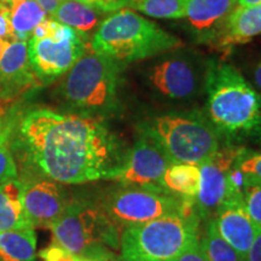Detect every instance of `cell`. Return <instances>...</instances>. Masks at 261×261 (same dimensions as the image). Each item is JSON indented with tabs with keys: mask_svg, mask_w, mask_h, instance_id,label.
Listing matches in <instances>:
<instances>
[{
	"mask_svg": "<svg viewBox=\"0 0 261 261\" xmlns=\"http://www.w3.org/2000/svg\"><path fill=\"white\" fill-rule=\"evenodd\" d=\"M246 261H261V228H257L254 242L246 255Z\"/></svg>",
	"mask_w": 261,
	"mask_h": 261,
	"instance_id": "obj_33",
	"label": "cell"
},
{
	"mask_svg": "<svg viewBox=\"0 0 261 261\" xmlns=\"http://www.w3.org/2000/svg\"><path fill=\"white\" fill-rule=\"evenodd\" d=\"M253 80H254V84H255V86L260 90L261 92V62L256 65L255 69H254Z\"/></svg>",
	"mask_w": 261,
	"mask_h": 261,
	"instance_id": "obj_35",
	"label": "cell"
},
{
	"mask_svg": "<svg viewBox=\"0 0 261 261\" xmlns=\"http://www.w3.org/2000/svg\"><path fill=\"white\" fill-rule=\"evenodd\" d=\"M172 163L154 140L143 133L125 155L121 168L113 180L123 188L162 189L161 179Z\"/></svg>",
	"mask_w": 261,
	"mask_h": 261,
	"instance_id": "obj_13",
	"label": "cell"
},
{
	"mask_svg": "<svg viewBox=\"0 0 261 261\" xmlns=\"http://www.w3.org/2000/svg\"><path fill=\"white\" fill-rule=\"evenodd\" d=\"M12 132H14V122L0 128V184L10 179L18 178L17 166L10 144Z\"/></svg>",
	"mask_w": 261,
	"mask_h": 261,
	"instance_id": "obj_25",
	"label": "cell"
},
{
	"mask_svg": "<svg viewBox=\"0 0 261 261\" xmlns=\"http://www.w3.org/2000/svg\"><path fill=\"white\" fill-rule=\"evenodd\" d=\"M207 114L219 132L249 133L261 126V97L236 68L210 62L207 79Z\"/></svg>",
	"mask_w": 261,
	"mask_h": 261,
	"instance_id": "obj_3",
	"label": "cell"
},
{
	"mask_svg": "<svg viewBox=\"0 0 261 261\" xmlns=\"http://www.w3.org/2000/svg\"><path fill=\"white\" fill-rule=\"evenodd\" d=\"M11 150L21 162V174L62 184L113 179L125 159L103 119L44 108L22 117Z\"/></svg>",
	"mask_w": 261,
	"mask_h": 261,
	"instance_id": "obj_1",
	"label": "cell"
},
{
	"mask_svg": "<svg viewBox=\"0 0 261 261\" xmlns=\"http://www.w3.org/2000/svg\"><path fill=\"white\" fill-rule=\"evenodd\" d=\"M32 227L23 204V192L18 178L0 184V232Z\"/></svg>",
	"mask_w": 261,
	"mask_h": 261,
	"instance_id": "obj_18",
	"label": "cell"
},
{
	"mask_svg": "<svg viewBox=\"0 0 261 261\" xmlns=\"http://www.w3.org/2000/svg\"><path fill=\"white\" fill-rule=\"evenodd\" d=\"M0 39L12 42L11 18L10 8L6 0H0Z\"/></svg>",
	"mask_w": 261,
	"mask_h": 261,
	"instance_id": "obj_30",
	"label": "cell"
},
{
	"mask_svg": "<svg viewBox=\"0 0 261 261\" xmlns=\"http://www.w3.org/2000/svg\"><path fill=\"white\" fill-rule=\"evenodd\" d=\"M103 12L99 10L85 5L83 3L73 0H61L57 9L55 10L52 17L55 21L73 28L74 31L86 35L92 32L98 24H100V16Z\"/></svg>",
	"mask_w": 261,
	"mask_h": 261,
	"instance_id": "obj_20",
	"label": "cell"
},
{
	"mask_svg": "<svg viewBox=\"0 0 261 261\" xmlns=\"http://www.w3.org/2000/svg\"><path fill=\"white\" fill-rule=\"evenodd\" d=\"M198 219L175 213L126 227L120 238L121 261H174L198 241Z\"/></svg>",
	"mask_w": 261,
	"mask_h": 261,
	"instance_id": "obj_6",
	"label": "cell"
},
{
	"mask_svg": "<svg viewBox=\"0 0 261 261\" xmlns=\"http://www.w3.org/2000/svg\"><path fill=\"white\" fill-rule=\"evenodd\" d=\"M174 35L125 8L115 11L98 25L91 40V51L113 60L120 67L158 56L181 46Z\"/></svg>",
	"mask_w": 261,
	"mask_h": 261,
	"instance_id": "obj_2",
	"label": "cell"
},
{
	"mask_svg": "<svg viewBox=\"0 0 261 261\" xmlns=\"http://www.w3.org/2000/svg\"><path fill=\"white\" fill-rule=\"evenodd\" d=\"M201 248L208 261H246L232 246L221 237L214 220L208 221Z\"/></svg>",
	"mask_w": 261,
	"mask_h": 261,
	"instance_id": "obj_24",
	"label": "cell"
},
{
	"mask_svg": "<svg viewBox=\"0 0 261 261\" xmlns=\"http://www.w3.org/2000/svg\"><path fill=\"white\" fill-rule=\"evenodd\" d=\"M237 0H190L187 9L189 24L203 38H217Z\"/></svg>",
	"mask_w": 261,
	"mask_h": 261,
	"instance_id": "obj_16",
	"label": "cell"
},
{
	"mask_svg": "<svg viewBox=\"0 0 261 261\" xmlns=\"http://www.w3.org/2000/svg\"><path fill=\"white\" fill-rule=\"evenodd\" d=\"M243 202L257 228H261V181L244 179Z\"/></svg>",
	"mask_w": 261,
	"mask_h": 261,
	"instance_id": "obj_26",
	"label": "cell"
},
{
	"mask_svg": "<svg viewBox=\"0 0 261 261\" xmlns=\"http://www.w3.org/2000/svg\"><path fill=\"white\" fill-rule=\"evenodd\" d=\"M242 148L220 146L207 161L200 165V188L195 198L198 218L211 221L227 200V175Z\"/></svg>",
	"mask_w": 261,
	"mask_h": 261,
	"instance_id": "obj_12",
	"label": "cell"
},
{
	"mask_svg": "<svg viewBox=\"0 0 261 261\" xmlns=\"http://www.w3.org/2000/svg\"><path fill=\"white\" fill-rule=\"evenodd\" d=\"M96 203L120 231L169 214H180L182 197L163 189L119 187L100 195Z\"/></svg>",
	"mask_w": 261,
	"mask_h": 261,
	"instance_id": "obj_9",
	"label": "cell"
},
{
	"mask_svg": "<svg viewBox=\"0 0 261 261\" xmlns=\"http://www.w3.org/2000/svg\"><path fill=\"white\" fill-rule=\"evenodd\" d=\"M35 2H37L38 4L44 9L45 12L52 15L55 10L57 9V6L60 4L61 0H35Z\"/></svg>",
	"mask_w": 261,
	"mask_h": 261,
	"instance_id": "obj_34",
	"label": "cell"
},
{
	"mask_svg": "<svg viewBox=\"0 0 261 261\" xmlns=\"http://www.w3.org/2000/svg\"><path fill=\"white\" fill-rule=\"evenodd\" d=\"M27 219L33 228H51L70 204L73 197L62 182L39 174H21Z\"/></svg>",
	"mask_w": 261,
	"mask_h": 261,
	"instance_id": "obj_11",
	"label": "cell"
},
{
	"mask_svg": "<svg viewBox=\"0 0 261 261\" xmlns=\"http://www.w3.org/2000/svg\"><path fill=\"white\" fill-rule=\"evenodd\" d=\"M37 234L33 227L0 232V261H35Z\"/></svg>",
	"mask_w": 261,
	"mask_h": 261,
	"instance_id": "obj_22",
	"label": "cell"
},
{
	"mask_svg": "<svg viewBox=\"0 0 261 261\" xmlns=\"http://www.w3.org/2000/svg\"><path fill=\"white\" fill-rule=\"evenodd\" d=\"M213 220L221 237L246 257L256 236L257 227L248 214L243 200L225 202Z\"/></svg>",
	"mask_w": 261,
	"mask_h": 261,
	"instance_id": "obj_15",
	"label": "cell"
},
{
	"mask_svg": "<svg viewBox=\"0 0 261 261\" xmlns=\"http://www.w3.org/2000/svg\"><path fill=\"white\" fill-rule=\"evenodd\" d=\"M142 129L173 163L200 166L221 146V133L208 117L195 110L154 116Z\"/></svg>",
	"mask_w": 261,
	"mask_h": 261,
	"instance_id": "obj_5",
	"label": "cell"
},
{
	"mask_svg": "<svg viewBox=\"0 0 261 261\" xmlns=\"http://www.w3.org/2000/svg\"><path fill=\"white\" fill-rule=\"evenodd\" d=\"M174 261H208L203 250H202L200 242H195L188 247Z\"/></svg>",
	"mask_w": 261,
	"mask_h": 261,
	"instance_id": "obj_31",
	"label": "cell"
},
{
	"mask_svg": "<svg viewBox=\"0 0 261 261\" xmlns=\"http://www.w3.org/2000/svg\"><path fill=\"white\" fill-rule=\"evenodd\" d=\"M179 48L163 52L145 70L150 89L169 100L197 96L204 89L210 67V62L197 54Z\"/></svg>",
	"mask_w": 261,
	"mask_h": 261,
	"instance_id": "obj_10",
	"label": "cell"
},
{
	"mask_svg": "<svg viewBox=\"0 0 261 261\" xmlns=\"http://www.w3.org/2000/svg\"><path fill=\"white\" fill-rule=\"evenodd\" d=\"M10 8L12 42L27 41L34 29L46 19V12L35 0H6Z\"/></svg>",
	"mask_w": 261,
	"mask_h": 261,
	"instance_id": "obj_19",
	"label": "cell"
},
{
	"mask_svg": "<svg viewBox=\"0 0 261 261\" xmlns=\"http://www.w3.org/2000/svg\"><path fill=\"white\" fill-rule=\"evenodd\" d=\"M200 166L172 163L161 179V188L179 197L196 198L200 188Z\"/></svg>",
	"mask_w": 261,
	"mask_h": 261,
	"instance_id": "obj_21",
	"label": "cell"
},
{
	"mask_svg": "<svg viewBox=\"0 0 261 261\" xmlns=\"http://www.w3.org/2000/svg\"><path fill=\"white\" fill-rule=\"evenodd\" d=\"M54 244L77 256L100 248L117 252L121 231L94 201L73 198L51 226Z\"/></svg>",
	"mask_w": 261,
	"mask_h": 261,
	"instance_id": "obj_7",
	"label": "cell"
},
{
	"mask_svg": "<svg viewBox=\"0 0 261 261\" xmlns=\"http://www.w3.org/2000/svg\"><path fill=\"white\" fill-rule=\"evenodd\" d=\"M40 257L44 259V261H86L85 257L77 256L75 254H71L63 248L52 244L46 249H44L40 253Z\"/></svg>",
	"mask_w": 261,
	"mask_h": 261,
	"instance_id": "obj_28",
	"label": "cell"
},
{
	"mask_svg": "<svg viewBox=\"0 0 261 261\" xmlns=\"http://www.w3.org/2000/svg\"><path fill=\"white\" fill-rule=\"evenodd\" d=\"M261 34V4L249 8L236 5L225 19L219 34V46L231 48L234 45L246 44Z\"/></svg>",
	"mask_w": 261,
	"mask_h": 261,
	"instance_id": "obj_17",
	"label": "cell"
},
{
	"mask_svg": "<svg viewBox=\"0 0 261 261\" xmlns=\"http://www.w3.org/2000/svg\"><path fill=\"white\" fill-rule=\"evenodd\" d=\"M39 84L29 62L27 41L11 42L0 57V99H11Z\"/></svg>",
	"mask_w": 261,
	"mask_h": 261,
	"instance_id": "obj_14",
	"label": "cell"
},
{
	"mask_svg": "<svg viewBox=\"0 0 261 261\" xmlns=\"http://www.w3.org/2000/svg\"><path fill=\"white\" fill-rule=\"evenodd\" d=\"M120 65L91 51L75 63L60 85V98L70 113L102 117L117 106Z\"/></svg>",
	"mask_w": 261,
	"mask_h": 261,
	"instance_id": "obj_4",
	"label": "cell"
},
{
	"mask_svg": "<svg viewBox=\"0 0 261 261\" xmlns=\"http://www.w3.org/2000/svg\"><path fill=\"white\" fill-rule=\"evenodd\" d=\"M84 35L55 21L44 19L28 44L29 62L40 83H51L67 73L86 54Z\"/></svg>",
	"mask_w": 261,
	"mask_h": 261,
	"instance_id": "obj_8",
	"label": "cell"
},
{
	"mask_svg": "<svg viewBox=\"0 0 261 261\" xmlns=\"http://www.w3.org/2000/svg\"><path fill=\"white\" fill-rule=\"evenodd\" d=\"M233 166L243 174L244 179L261 181V154L242 148Z\"/></svg>",
	"mask_w": 261,
	"mask_h": 261,
	"instance_id": "obj_27",
	"label": "cell"
},
{
	"mask_svg": "<svg viewBox=\"0 0 261 261\" xmlns=\"http://www.w3.org/2000/svg\"><path fill=\"white\" fill-rule=\"evenodd\" d=\"M238 6H242V8H249V6H255L260 5L261 0H237Z\"/></svg>",
	"mask_w": 261,
	"mask_h": 261,
	"instance_id": "obj_36",
	"label": "cell"
},
{
	"mask_svg": "<svg viewBox=\"0 0 261 261\" xmlns=\"http://www.w3.org/2000/svg\"><path fill=\"white\" fill-rule=\"evenodd\" d=\"M190 0H129L127 8L162 19H180L187 16Z\"/></svg>",
	"mask_w": 261,
	"mask_h": 261,
	"instance_id": "obj_23",
	"label": "cell"
},
{
	"mask_svg": "<svg viewBox=\"0 0 261 261\" xmlns=\"http://www.w3.org/2000/svg\"><path fill=\"white\" fill-rule=\"evenodd\" d=\"M10 44H11V42H9L8 40H4V39H0V57L3 56V54H4L6 48L9 47Z\"/></svg>",
	"mask_w": 261,
	"mask_h": 261,
	"instance_id": "obj_37",
	"label": "cell"
},
{
	"mask_svg": "<svg viewBox=\"0 0 261 261\" xmlns=\"http://www.w3.org/2000/svg\"><path fill=\"white\" fill-rule=\"evenodd\" d=\"M73 2L83 3L91 8L99 10L100 12H115L127 8L129 0H73Z\"/></svg>",
	"mask_w": 261,
	"mask_h": 261,
	"instance_id": "obj_29",
	"label": "cell"
},
{
	"mask_svg": "<svg viewBox=\"0 0 261 261\" xmlns=\"http://www.w3.org/2000/svg\"><path fill=\"white\" fill-rule=\"evenodd\" d=\"M81 257H85L86 261H121V257L116 255V252H114L112 249H108V248L96 249L87 254V255Z\"/></svg>",
	"mask_w": 261,
	"mask_h": 261,
	"instance_id": "obj_32",
	"label": "cell"
}]
</instances>
